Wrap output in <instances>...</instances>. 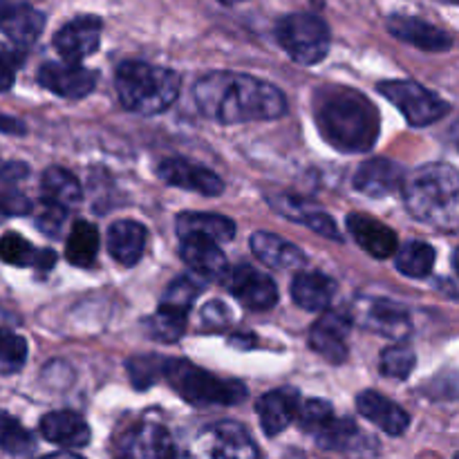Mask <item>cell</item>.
I'll list each match as a JSON object with an SVG mask.
<instances>
[{"mask_svg": "<svg viewBox=\"0 0 459 459\" xmlns=\"http://www.w3.org/2000/svg\"><path fill=\"white\" fill-rule=\"evenodd\" d=\"M197 108L218 124H249L287 115V97L255 76L240 72H211L193 88Z\"/></svg>", "mask_w": 459, "mask_h": 459, "instance_id": "1", "label": "cell"}, {"mask_svg": "<svg viewBox=\"0 0 459 459\" xmlns=\"http://www.w3.org/2000/svg\"><path fill=\"white\" fill-rule=\"evenodd\" d=\"M314 119L321 137L341 152H368L381 133L375 103L345 85H325L314 94Z\"/></svg>", "mask_w": 459, "mask_h": 459, "instance_id": "2", "label": "cell"}, {"mask_svg": "<svg viewBox=\"0 0 459 459\" xmlns=\"http://www.w3.org/2000/svg\"><path fill=\"white\" fill-rule=\"evenodd\" d=\"M403 202L415 220L455 231L459 227V175L455 166L435 161L415 169L403 178Z\"/></svg>", "mask_w": 459, "mask_h": 459, "instance_id": "3", "label": "cell"}, {"mask_svg": "<svg viewBox=\"0 0 459 459\" xmlns=\"http://www.w3.org/2000/svg\"><path fill=\"white\" fill-rule=\"evenodd\" d=\"M178 72L143 61H124L115 72V88L121 106L137 115H160L179 97Z\"/></svg>", "mask_w": 459, "mask_h": 459, "instance_id": "4", "label": "cell"}, {"mask_svg": "<svg viewBox=\"0 0 459 459\" xmlns=\"http://www.w3.org/2000/svg\"><path fill=\"white\" fill-rule=\"evenodd\" d=\"M161 379L195 408L236 406L245 402L247 385L233 379H218L186 359H164Z\"/></svg>", "mask_w": 459, "mask_h": 459, "instance_id": "5", "label": "cell"}, {"mask_svg": "<svg viewBox=\"0 0 459 459\" xmlns=\"http://www.w3.org/2000/svg\"><path fill=\"white\" fill-rule=\"evenodd\" d=\"M170 459H258V446L238 421H215L175 444Z\"/></svg>", "mask_w": 459, "mask_h": 459, "instance_id": "6", "label": "cell"}, {"mask_svg": "<svg viewBox=\"0 0 459 459\" xmlns=\"http://www.w3.org/2000/svg\"><path fill=\"white\" fill-rule=\"evenodd\" d=\"M276 39L290 54L291 61L300 65H316L330 52V27L314 13H290L276 25Z\"/></svg>", "mask_w": 459, "mask_h": 459, "instance_id": "7", "label": "cell"}, {"mask_svg": "<svg viewBox=\"0 0 459 459\" xmlns=\"http://www.w3.org/2000/svg\"><path fill=\"white\" fill-rule=\"evenodd\" d=\"M379 92L388 101H393L397 110L406 117L408 124L415 128L435 124L451 112V106L444 99H439L417 81H381Z\"/></svg>", "mask_w": 459, "mask_h": 459, "instance_id": "8", "label": "cell"}, {"mask_svg": "<svg viewBox=\"0 0 459 459\" xmlns=\"http://www.w3.org/2000/svg\"><path fill=\"white\" fill-rule=\"evenodd\" d=\"M173 453V435L155 420L137 421L117 439V459H170Z\"/></svg>", "mask_w": 459, "mask_h": 459, "instance_id": "9", "label": "cell"}, {"mask_svg": "<svg viewBox=\"0 0 459 459\" xmlns=\"http://www.w3.org/2000/svg\"><path fill=\"white\" fill-rule=\"evenodd\" d=\"M224 285L247 309L254 312H264L278 303V287L273 278L251 264H238L229 269Z\"/></svg>", "mask_w": 459, "mask_h": 459, "instance_id": "10", "label": "cell"}, {"mask_svg": "<svg viewBox=\"0 0 459 459\" xmlns=\"http://www.w3.org/2000/svg\"><path fill=\"white\" fill-rule=\"evenodd\" d=\"M103 21L99 16H76L54 34V49L65 63H81L101 45Z\"/></svg>", "mask_w": 459, "mask_h": 459, "instance_id": "11", "label": "cell"}, {"mask_svg": "<svg viewBox=\"0 0 459 459\" xmlns=\"http://www.w3.org/2000/svg\"><path fill=\"white\" fill-rule=\"evenodd\" d=\"M157 175L161 182L170 186L184 188V191H195L200 195L215 197L224 191V182L211 169H204L200 164L182 160V157H166L157 164Z\"/></svg>", "mask_w": 459, "mask_h": 459, "instance_id": "12", "label": "cell"}, {"mask_svg": "<svg viewBox=\"0 0 459 459\" xmlns=\"http://www.w3.org/2000/svg\"><path fill=\"white\" fill-rule=\"evenodd\" d=\"M39 83L63 99H83L97 85V72L81 63H43L39 70Z\"/></svg>", "mask_w": 459, "mask_h": 459, "instance_id": "13", "label": "cell"}, {"mask_svg": "<svg viewBox=\"0 0 459 459\" xmlns=\"http://www.w3.org/2000/svg\"><path fill=\"white\" fill-rule=\"evenodd\" d=\"M352 318L345 312H327L309 332V345L330 363H343L348 359V334Z\"/></svg>", "mask_w": 459, "mask_h": 459, "instance_id": "14", "label": "cell"}, {"mask_svg": "<svg viewBox=\"0 0 459 459\" xmlns=\"http://www.w3.org/2000/svg\"><path fill=\"white\" fill-rule=\"evenodd\" d=\"M45 16L31 4L0 3V31L12 40L13 48H30L43 34Z\"/></svg>", "mask_w": 459, "mask_h": 459, "instance_id": "15", "label": "cell"}, {"mask_svg": "<svg viewBox=\"0 0 459 459\" xmlns=\"http://www.w3.org/2000/svg\"><path fill=\"white\" fill-rule=\"evenodd\" d=\"M388 31L394 39L424 52H448L453 48V36L448 31L415 16H390Z\"/></svg>", "mask_w": 459, "mask_h": 459, "instance_id": "16", "label": "cell"}, {"mask_svg": "<svg viewBox=\"0 0 459 459\" xmlns=\"http://www.w3.org/2000/svg\"><path fill=\"white\" fill-rule=\"evenodd\" d=\"M184 263L193 269L195 273H200L206 281L224 282L229 273V263L227 255L222 254V249L218 247V242L209 240L204 236H188L182 240V249H179Z\"/></svg>", "mask_w": 459, "mask_h": 459, "instance_id": "17", "label": "cell"}, {"mask_svg": "<svg viewBox=\"0 0 459 459\" xmlns=\"http://www.w3.org/2000/svg\"><path fill=\"white\" fill-rule=\"evenodd\" d=\"M361 321L370 330L388 336V339H406L411 334V316L403 305L390 299H370L361 305Z\"/></svg>", "mask_w": 459, "mask_h": 459, "instance_id": "18", "label": "cell"}, {"mask_svg": "<svg viewBox=\"0 0 459 459\" xmlns=\"http://www.w3.org/2000/svg\"><path fill=\"white\" fill-rule=\"evenodd\" d=\"M403 178H406V169L399 161L375 157L359 166V170L354 173V188L366 195L384 197L402 188Z\"/></svg>", "mask_w": 459, "mask_h": 459, "instance_id": "19", "label": "cell"}, {"mask_svg": "<svg viewBox=\"0 0 459 459\" xmlns=\"http://www.w3.org/2000/svg\"><path fill=\"white\" fill-rule=\"evenodd\" d=\"M300 408V393L294 388H278L258 399L255 411H258L260 426L269 437H276L278 433L287 429L291 421H296Z\"/></svg>", "mask_w": 459, "mask_h": 459, "instance_id": "20", "label": "cell"}, {"mask_svg": "<svg viewBox=\"0 0 459 459\" xmlns=\"http://www.w3.org/2000/svg\"><path fill=\"white\" fill-rule=\"evenodd\" d=\"M357 408L368 421H372L377 429L393 435V437L403 435L408 430V426H411V415L399 403L384 397L377 390H363L357 397Z\"/></svg>", "mask_w": 459, "mask_h": 459, "instance_id": "21", "label": "cell"}, {"mask_svg": "<svg viewBox=\"0 0 459 459\" xmlns=\"http://www.w3.org/2000/svg\"><path fill=\"white\" fill-rule=\"evenodd\" d=\"M269 204L282 215V218L291 220V222H300L305 227L312 229L314 233L323 238H330V240H341V233L336 229V222L321 211L318 206H314L312 202L303 200V197L296 195H273L269 197Z\"/></svg>", "mask_w": 459, "mask_h": 459, "instance_id": "22", "label": "cell"}, {"mask_svg": "<svg viewBox=\"0 0 459 459\" xmlns=\"http://www.w3.org/2000/svg\"><path fill=\"white\" fill-rule=\"evenodd\" d=\"M348 231L352 233L354 242L361 247L363 251H368L375 258L384 260L394 255V251L399 249L397 233L390 227H385L384 222L375 218H368L363 213H350L348 215Z\"/></svg>", "mask_w": 459, "mask_h": 459, "instance_id": "23", "label": "cell"}, {"mask_svg": "<svg viewBox=\"0 0 459 459\" xmlns=\"http://www.w3.org/2000/svg\"><path fill=\"white\" fill-rule=\"evenodd\" d=\"M146 240V227L134 222V220H117V222H112L106 238L110 255L124 267H133L142 260Z\"/></svg>", "mask_w": 459, "mask_h": 459, "instance_id": "24", "label": "cell"}, {"mask_svg": "<svg viewBox=\"0 0 459 459\" xmlns=\"http://www.w3.org/2000/svg\"><path fill=\"white\" fill-rule=\"evenodd\" d=\"M251 251L260 263L276 269H299L307 260L300 247L269 231H255L251 236Z\"/></svg>", "mask_w": 459, "mask_h": 459, "instance_id": "25", "label": "cell"}, {"mask_svg": "<svg viewBox=\"0 0 459 459\" xmlns=\"http://www.w3.org/2000/svg\"><path fill=\"white\" fill-rule=\"evenodd\" d=\"M40 435L48 442L58 444L65 448L88 446L90 442V426L81 415L72 411L49 412L40 420Z\"/></svg>", "mask_w": 459, "mask_h": 459, "instance_id": "26", "label": "cell"}, {"mask_svg": "<svg viewBox=\"0 0 459 459\" xmlns=\"http://www.w3.org/2000/svg\"><path fill=\"white\" fill-rule=\"evenodd\" d=\"M179 240L188 236H204L213 242H229L236 236V222L227 215L202 213V211H184L175 220Z\"/></svg>", "mask_w": 459, "mask_h": 459, "instance_id": "27", "label": "cell"}, {"mask_svg": "<svg viewBox=\"0 0 459 459\" xmlns=\"http://www.w3.org/2000/svg\"><path fill=\"white\" fill-rule=\"evenodd\" d=\"M334 281L321 272H300L291 282V299L307 312H325L334 299Z\"/></svg>", "mask_w": 459, "mask_h": 459, "instance_id": "28", "label": "cell"}, {"mask_svg": "<svg viewBox=\"0 0 459 459\" xmlns=\"http://www.w3.org/2000/svg\"><path fill=\"white\" fill-rule=\"evenodd\" d=\"M0 260L13 267H39L49 272L56 263V254L49 249H36L18 233H7L0 238Z\"/></svg>", "mask_w": 459, "mask_h": 459, "instance_id": "29", "label": "cell"}, {"mask_svg": "<svg viewBox=\"0 0 459 459\" xmlns=\"http://www.w3.org/2000/svg\"><path fill=\"white\" fill-rule=\"evenodd\" d=\"M40 191H43L45 204L61 206V209H72L81 202V184L70 170L61 166H52L43 173L40 179Z\"/></svg>", "mask_w": 459, "mask_h": 459, "instance_id": "30", "label": "cell"}, {"mask_svg": "<svg viewBox=\"0 0 459 459\" xmlns=\"http://www.w3.org/2000/svg\"><path fill=\"white\" fill-rule=\"evenodd\" d=\"M99 254V231L92 222L76 220L65 242V258L74 267H90Z\"/></svg>", "mask_w": 459, "mask_h": 459, "instance_id": "31", "label": "cell"}, {"mask_svg": "<svg viewBox=\"0 0 459 459\" xmlns=\"http://www.w3.org/2000/svg\"><path fill=\"white\" fill-rule=\"evenodd\" d=\"M435 249L421 240L406 242L402 249L394 251V267L408 278H426L435 267Z\"/></svg>", "mask_w": 459, "mask_h": 459, "instance_id": "32", "label": "cell"}, {"mask_svg": "<svg viewBox=\"0 0 459 459\" xmlns=\"http://www.w3.org/2000/svg\"><path fill=\"white\" fill-rule=\"evenodd\" d=\"M312 437L316 439V444L327 451H352L359 446V426L352 420H339V417H332L330 421L321 426L316 433H312Z\"/></svg>", "mask_w": 459, "mask_h": 459, "instance_id": "33", "label": "cell"}, {"mask_svg": "<svg viewBox=\"0 0 459 459\" xmlns=\"http://www.w3.org/2000/svg\"><path fill=\"white\" fill-rule=\"evenodd\" d=\"M143 327H146V332L155 341H161V343H175V341L182 339L184 332H186V314L160 307L152 316H148L146 321H143Z\"/></svg>", "mask_w": 459, "mask_h": 459, "instance_id": "34", "label": "cell"}, {"mask_svg": "<svg viewBox=\"0 0 459 459\" xmlns=\"http://www.w3.org/2000/svg\"><path fill=\"white\" fill-rule=\"evenodd\" d=\"M34 448V437L27 433L25 426L16 417L0 411V451L9 455H25Z\"/></svg>", "mask_w": 459, "mask_h": 459, "instance_id": "35", "label": "cell"}, {"mask_svg": "<svg viewBox=\"0 0 459 459\" xmlns=\"http://www.w3.org/2000/svg\"><path fill=\"white\" fill-rule=\"evenodd\" d=\"M417 366L415 350L408 348L406 343H394L381 352V375L390 379H408Z\"/></svg>", "mask_w": 459, "mask_h": 459, "instance_id": "36", "label": "cell"}, {"mask_svg": "<svg viewBox=\"0 0 459 459\" xmlns=\"http://www.w3.org/2000/svg\"><path fill=\"white\" fill-rule=\"evenodd\" d=\"M200 294H202L200 282L193 281L191 276H179L175 278V281L169 285V290L164 291L160 307L173 309V312H179V314H188V309L193 307V303H195V299Z\"/></svg>", "mask_w": 459, "mask_h": 459, "instance_id": "37", "label": "cell"}, {"mask_svg": "<svg viewBox=\"0 0 459 459\" xmlns=\"http://www.w3.org/2000/svg\"><path fill=\"white\" fill-rule=\"evenodd\" d=\"M332 417H334V408H332L330 402H323V399H307V402H300L296 420H299L300 429H303L305 433L312 435L316 433L325 421H330Z\"/></svg>", "mask_w": 459, "mask_h": 459, "instance_id": "38", "label": "cell"}, {"mask_svg": "<svg viewBox=\"0 0 459 459\" xmlns=\"http://www.w3.org/2000/svg\"><path fill=\"white\" fill-rule=\"evenodd\" d=\"M161 368H164V359L160 357H134L128 361V372L133 385L139 390H146L148 385L155 384L161 379Z\"/></svg>", "mask_w": 459, "mask_h": 459, "instance_id": "39", "label": "cell"}, {"mask_svg": "<svg viewBox=\"0 0 459 459\" xmlns=\"http://www.w3.org/2000/svg\"><path fill=\"white\" fill-rule=\"evenodd\" d=\"M27 343L22 336L13 334L12 330L0 327V363L7 368H18L25 363Z\"/></svg>", "mask_w": 459, "mask_h": 459, "instance_id": "40", "label": "cell"}, {"mask_svg": "<svg viewBox=\"0 0 459 459\" xmlns=\"http://www.w3.org/2000/svg\"><path fill=\"white\" fill-rule=\"evenodd\" d=\"M22 49L0 43V92H7L16 81V70L22 65Z\"/></svg>", "mask_w": 459, "mask_h": 459, "instance_id": "41", "label": "cell"}, {"mask_svg": "<svg viewBox=\"0 0 459 459\" xmlns=\"http://www.w3.org/2000/svg\"><path fill=\"white\" fill-rule=\"evenodd\" d=\"M65 220H67L65 209L54 204H45L43 213H39V218H36V227H39L45 236L58 238L61 236L63 227H65Z\"/></svg>", "mask_w": 459, "mask_h": 459, "instance_id": "42", "label": "cell"}, {"mask_svg": "<svg viewBox=\"0 0 459 459\" xmlns=\"http://www.w3.org/2000/svg\"><path fill=\"white\" fill-rule=\"evenodd\" d=\"M31 211V202L21 193H0V224L13 215H25Z\"/></svg>", "mask_w": 459, "mask_h": 459, "instance_id": "43", "label": "cell"}, {"mask_svg": "<svg viewBox=\"0 0 459 459\" xmlns=\"http://www.w3.org/2000/svg\"><path fill=\"white\" fill-rule=\"evenodd\" d=\"M202 321H204L209 330H222V327L231 323V312H229L222 300H211L202 309Z\"/></svg>", "mask_w": 459, "mask_h": 459, "instance_id": "44", "label": "cell"}, {"mask_svg": "<svg viewBox=\"0 0 459 459\" xmlns=\"http://www.w3.org/2000/svg\"><path fill=\"white\" fill-rule=\"evenodd\" d=\"M0 133L4 134H25L27 128L21 119L16 117H4L0 115Z\"/></svg>", "mask_w": 459, "mask_h": 459, "instance_id": "45", "label": "cell"}, {"mask_svg": "<svg viewBox=\"0 0 459 459\" xmlns=\"http://www.w3.org/2000/svg\"><path fill=\"white\" fill-rule=\"evenodd\" d=\"M43 459H81V457L72 455V453H54V455H48V457H43Z\"/></svg>", "mask_w": 459, "mask_h": 459, "instance_id": "46", "label": "cell"}, {"mask_svg": "<svg viewBox=\"0 0 459 459\" xmlns=\"http://www.w3.org/2000/svg\"><path fill=\"white\" fill-rule=\"evenodd\" d=\"M218 3H222V4H227V7H236V4H240V3H245V0H218Z\"/></svg>", "mask_w": 459, "mask_h": 459, "instance_id": "47", "label": "cell"}, {"mask_svg": "<svg viewBox=\"0 0 459 459\" xmlns=\"http://www.w3.org/2000/svg\"><path fill=\"white\" fill-rule=\"evenodd\" d=\"M448 3H457V0H448Z\"/></svg>", "mask_w": 459, "mask_h": 459, "instance_id": "48", "label": "cell"}]
</instances>
